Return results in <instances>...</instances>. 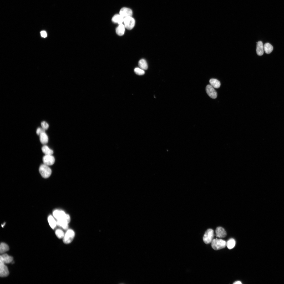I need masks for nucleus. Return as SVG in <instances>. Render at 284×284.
I'll return each instance as SVG.
<instances>
[{
  "label": "nucleus",
  "instance_id": "23",
  "mask_svg": "<svg viewBox=\"0 0 284 284\" xmlns=\"http://www.w3.org/2000/svg\"><path fill=\"white\" fill-rule=\"evenodd\" d=\"M138 65L140 68L143 70H146L148 66L146 61L144 59L140 60L138 62Z\"/></svg>",
  "mask_w": 284,
  "mask_h": 284
},
{
  "label": "nucleus",
  "instance_id": "14",
  "mask_svg": "<svg viewBox=\"0 0 284 284\" xmlns=\"http://www.w3.org/2000/svg\"><path fill=\"white\" fill-rule=\"evenodd\" d=\"M264 47L262 42H258L257 44L256 52L257 54L259 56L262 55L264 52Z\"/></svg>",
  "mask_w": 284,
  "mask_h": 284
},
{
  "label": "nucleus",
  "instance_id": "21",
  "mask_svg": "<svg viewBox=\"0 0 284 284\" xmlns=\"http://www.w3.org/2000/svg\"><path fill=\"white\" fill-rule=\"evenodd\" d=\"M9 249V247L7 244L4 242H2L1 243L0 245V252L1 254H2L5 253L6 252L8 251Z\"/></svg>",
  "mask_w": 284,
  "mask_h": 284
},
{
  "label": "nucleus",
  "instance_id": "7",
  "mask_svg": "<svg viewBox=\"0 0 284 284\" xmlns=\"http://www.w3.org/2000/svg\"><path fill=\"white\" fill-rule=\"evenodd\" d=\"M42 160L43 164L48 166L53 165L55 161V158L52 155H45Z\"/></svg>",
  "mask_w": 284,
  "mask_h": 284
},
{
  "label": "nucleus",
  "instance_id": "26",
  "mask_svg": "<svg viewBox=\"0 0 284 284\" xmlns=\"http://www.w3.org/2000/svg\"><path fill=\"white\" fill-rule=\"evenodd\" d=\"M134 72L137 74L139 75H142L145 73L143 69L139 68H135L134 69Z\"/></svg>",
  "mask_w": 284,
  "mask_h": 284
},
{
  "label": "nucleus",
  "instance_id": "4",
  "mask_svg": "<svg viewBox=\"0 0 284 284\" xmlns=\"http://www.w3.org/2000/svg\"><path fill=\"white\" fill-rule=\"evenodd\" d=\"M75 235V233L73 230L71 229L68 230L63 238V242L66 244L70 243L73 240Z\"/></svg>",
  "mask_w": 284,
  "mask_h": 284
},
{
  "label": "nucleus",
  "instance_id": "10",
  "mask_svg": "<svg viewBox=\"0 0 284 284\" xmlns=\"http://www.w3.org/2000/svg\"><path fill=\"white\" fill-rule=\"evenodd\" d=\"M119 14L124 18L126 17L132 16L133 12L130 9L124 7L121 8L120 10Z\"/></svg>",
  "mask_w": 284,
  "mask_h": 284
},
{
  "label": "nucleus",
  "instance_id": "24",
  "mask_svg": "<svg viewBox=\"0 0 284 284\" xmlns=\"http://www.w3.org/2000/svg\"><path fill=\"white\" fill-rule=\"evenodd\" d=\"M235 244L236 242L235 240L233 238H231L226 242V246L228 249H231L235 247Z\"/></svg>",
  "mask_w": 284,
  "mask_h": 284
},
{
  "label": "nucleus",
  "instance_id": "6",
  "mask_svg": "<svg viewBox=\"0 0 284 284\" xmlns=\"http://www.w3.org/2000/svg\"><path fill=\"white\" fill-rule=\"evenodd\" d=\"M123 22L125 27L128 30H131L134 27L135 21L132 16L124 18Z\"/></svg>",
  "mask_w": 284,
  "mask_h": 284
},
{
  "label": "nucleus",
  "instance_id": "25",
  "mask_svg": "<svg viewBox=\"0 0 284 284\" xmlns=\"http://www.w3.org/2000/svg\"><path fill=\"white\" fill-rule=\"evenodd\" d=\"M55 233L59 239L63 238L65 234L63 231L60 229H57L55 231Z\"/></svg>",
  "mask_w": 284,
  "mask_h": 284
},
{
  "label": "nucleus",
  "instance_id": "11",
  "mask_svg": "<svg viewBox=\"0 0 284 284\" xmlns=\"http://www.w3.org/2000/svg\"><path fill=\"white\" fill-rule=\"evenodd\" d=\"M13 260V257L6 253L2 254L0 256V261L5 264H8L12 262Z\"/></svg>",
  "mask_w": 284,
  "mask_h": 284
},
{
  "label": "nucleus",
  "instance_id": "12",
  "mask_svg": "<svg viewBox=\"0 0 284 284\" xmlns=\"http://www.w3.org/2000/svg\"><path fill=\"white\" fill-rule=\"evenodd\" d=\"M53 217L57 220L65 217L66 214L63 211L56 210L53 211Z\"/></svg>",
  "mask_w": 284,
  "mask_h": 284
},
{
  "label": "nucleus",
  "instance_id": "30",
  "mask_svg": "<svg viewBox=\"0 0 284 284\" xmlns=\"http://www.w3.org/2000/svg\"><path fill=\"white\" fill-rule=\"evenodd\" d=\"M233 284H241L242 283L241 282H240V281H235L233 283Z\"/></svg>",
  "mask_w": 284,
  "mask_h": 284
},
{
  "label": "nucleus",
  "instance_id": "19",
  "mask_svg": "<svg viewBox=\"0 0 284 284\" xmlns=\"http://www.w3.org/2000/svg\"><path fill=\"white\" fill-rule=\"evenodd\" d=\"M210 85L213 88H219L221 85L220 82L215 79H211L209 80Z\"/></svg>",
  "mask_w": 284,
  "mask_h": 284
},
{
  "label": "nucleus",
  "instance_id": "15",
  "mask_svg": "<svg viewBox=\"0 0 284 284\" xmlns=\"http://www.w3.org/2000/svg\"><path fill=\"white\" fill-rule=\"evenodd\" d=\"M124 18L120 14L115 15L112 18V21L119 24H122L123 22Z\"/></svg>",
  "mask_w": 284,
  "mask_h": 284
},
{
  "label": "nucleus",
  "instance_id": "28",
  "mask_svg": "<svg viewBox=\"0 0 284 284\" xmlns=\"http://www.w3.org/2000/svg\"><path fill=\"white\" fill-rule=\"evenodd\" d=\"M45 130L42 128H38L36 130V134L37 135L39 136L42 133L45 132Z\"/></svg>",
  "mask_w": 284,
  "mask_h": 284
},
{
  "label": "nucleus",
  "instance_id": "17",
  "mask_svg": "<svg viewBox=\"0 0 284 284\" xmlns=\"http://www.w3.org/2000/svg\"><path fill=\"white\" fill-rule=\"evenodd\" d=\"M125 27L122 23L119 24L116 29V33L119 36L123 35L125 32Z\"/></svg>",
  "mask_w": 284,
  "mask_h": 284
},
{
  "label": "nucleus",
  "instance_id": "27",
  "mask_svg": "<svg viewBox=\"0 0 284 284\" xmlns=\"http://www.w3.org/2000/svg\"><path fill=\"white\" fill-rule=\"evenodd\" d=\"M41 125L42 128L45 130L47 129L48 128L49 125L47 122L45 121H42L41 123Z\"/></svg>",
  "mask_w": 284,
  "mask_h": 284
},
{
  "label": "nucleus",
  "instance_id": "1",
  "mask_svg": "<svg viewBox=\"0 0 284 284\" xmlns=\"http://www.w3.org/2000/svg\"><path fill=\"white\" fill-rule=\"evenodd\" d=\"M211 243L212 248L215 250L224 248L226 246V241L221 239H213Z\"/></svg>",
  "mask_w": 284,
  "mask_h": 284
},
{
  "label": "nucleus",
  "instance_id": "16",
  "mask_svg": "<svg viewBox=\"0 0 284 284\" xmlns=\"http://www.w3.org/2000/svg\"><path fill=\"white\" fill-rule=\"evenodd\" d=\"M54 217L52 215H49L48 218V221L50 227L52 229H54L57 225V221Z\"/></svg>",
  "mask_w": 284,
  "mask_h": 284
},
{
  "label": "nucleus",
  "instance_id": "8",
  "mask_svg": "<svg viewBox=\"0 0 284 284\" xmlns=\"http://www.w3.org/2000/svg\"><path fill=\"white\" fill-rule=\"evenodd\" d=\"M206 93L211 98L215 99L216 98L217 94L216 92L210 85H207L206 88Z\"/></svg>",
  "mask_w": 284,
  "mask_h": 284
},
{
  "label": "nucleus",
  "instance_id": "13",
  "mask_svg": "<svg viewBox=\"0 0 284 284\" xmlns=\"http://www.w3.org/2000/svg\"><path fill=\"white\" fill-rule=\"evenodd\" d=\"M215 232L216 237L220 238L224 237L226 235V233L225 229L221 227L216 228Z\"/></svg>",
  "mask_w": 284,
  "mask_h": 284
},
{
  "label": "nucleus",
  "instance_id": "29",
  "mask_svg": "<svg viewBox=\"0 0 284 284\" xmlns=\"http://www.w3.org/2000/svg\"><path fill=\"white\" fill-rule=\"evenodd\" d=\"M41 36L45 38L47 36V34L45 31H42L40 32Z\"/></svg>",
  "mask_w": 284,
  "mask_h": 284
},
{
  "label": "nucleus",
  "instance_id": "20",
  "mask_svg": "<svg viewBox=\"0 0 284 284\" xmlns=\"http://www.w3.org/2000/svg\"><path fill=\"white\" fill-rule=\"evenodd\" d=\"M42 150L45 155H52L53 153V151L46 145H44L42 147Z\"/></svg>",
  "mask_w": 284,
  "mask_h": 284
},
{
  "label": "nucleus",
  "instance_id": "2",
  "mask_svg": "<svg viewBox=\"0 0 284 284\" xmlns=\"http://www.w3.org/2000/svg\"><path fill=\"white\" fill-rule=\"evenodd\" d=\"M39 172L41 176L44 178H49L52 173V170L48 166L44 164L40 165L39 168Z\"/></svg>",
  "mask_w": 284,
  "mask_h": 284
},
{
  "label": "nucleus",
  "instance_id": "5",
  "mask_svg": "<svg viewBox=\"0 0 284 284\" xmlns=\"http://www.w3.org/2000/svg\"><path fill=\"white\" fill-rule=\"evenodd\" d=\"M214 236L213 230L210 229H207L205 232L203 237V239L204 242L206 244L210 243L213 240Z\"/></svg>",
  "mask_w": 284,
  "mask_h": 284
},
{
  "label": "nucleus",
  "instance_id": "18",
  "mask_svg": "<svg viewBox=\"0 0 284 284\" xmlns=\"http://www.w3.org/2000/svg\"><path fill=\"white\" fill-rule=\"evenodd\" d=\"M39 136L40 141L42 144L44 145L48 143V138L45 132L41 134Z\"/></svg>",
  "mask_w": 284,
  "mask_h": 284
},
{
  "label": "nucleus",
  "instance_id": "22",
  "mask_svg": "<svg viewBox=\"0 0 284 284\" xmlns=\"http://www.w3.org/2000/svg\"><path fill=\"white\" fill-rule=\"evenodd\" d=\"M263 47L265 52L267 54L271 53L273 49L272 46L269 43H266L265 44Z\"/></svg>",
  "mask_w": 284,
  "mask_h": 284
},
{
  "label": "nucleus",
  "instance_id": "9",
  "mask_svg": "<svg viewBox=\"0 0 284 284\" xmlns=\"http://www.w3.org/2000/svg\"><path fill=\"white\" fill-rule=\"evenodd\" d=\"M5 263L0 261V276L1 277H5L9 274V271Z\"/></svg>",
  "mask_w": 284,
  "mask_h": 284
},
{
  "label": "nucleus",
  "instance_id": "3",
  "mask_svg": "<svg viewBox=\"0 0 284 284\" xmlns=\"http://www.w3.org/2000/svg\"><path fill=\"white\" fill-rule=\"evenodd\" d=\"M70 221L69 216L66 214L64 217L57 220V225L62 227L64 229H67L68 227V224Z\"/></svg>",
  "mask_w": 284,
  "mask_h": 284
}]
</instances>
